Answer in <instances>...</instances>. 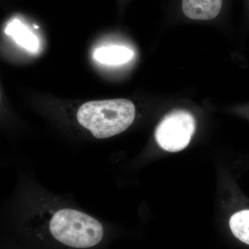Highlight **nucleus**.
<instances>
[{
  "label": "nucleus",
  "mask_w": 249,
  "mask_h": 249,
  "mask_svg": "<svg viewBox=\"0 0 249 249\" xmlns=\"http://www.w3.org/2000/svg\"><path fill=\"white\" fill-rule=\"evenodd\" d=\"M133 55V52L127 47L111 46L96 49L93 53V58L105 65H118L129 62Z\"/></svg>",
  "instance_id": "obj_6"
},
{
  "label": "nucleus",
  "mask_w": 249,
  "mask_h": 249,
  "mask_svg": "<svg viewBox=\"0 0 249 249\" xmlns=\"http://www.w3.org/2000/svg\"><path fill=\"white\" fill-rule=\"evenodd\" d=\"M223 0H182L183 14L194 20H211L222 9Z\"/></svg>",
  "instance_id": "obj_4"
},
{
  "label": "nucleus",
  "mask_w": 249,
  "mask_h": 249,
  "mask_svg": "<svg viewBox=\"0 0 249 249\" xmlns=\"http://www.w3.org/2000/svg\"><path fill=\"white\" fill-rule=\"evenodd\" d=\"M136 109L124 98L89 101L77 111L78 124L88 129L95 138L107 139L122 133L132 124Z\"/></svg>",
  "instance_id": "obj_1"
},
{
  "label": "nucleus",
  "mask_w": 249,
  "mask_h": 249,
  "mask_svg": "<svg viewBox=\"0 0 249 249\" xmlns=\"http://www.w3.org/2000/svg\"><path fill=\"white\" fill-rule=\"evenodd\" d=\"M49 230L54 238L72 248L94 247L103 237L101 223L89 214L70 209L59 210L53 214Z\"/></svg>",
  "instance_id": "obj_2"
},
{
  "label": "nucleus",
  "mask_w": 249,
  "mask_h": 249,
  "mask_svg": "<svg viewBox=\"0 0 249 249\" xmlns=\"http://www.w3.org/2000/svg\"><path fill=\"white\" fill-rule=\"evenodd\" d=\"M5 33L11 36L16 43L29 52H36L38 49L37 37L18 19L10 22L5 29Z\"/></svg>",
  "instance_id": "obj_5"
},
{
  "label": "nucleus",
  "mask_w": 249,
  "mask_h": 249,
  "mask_svg": "<svg viewBox=\"0 0 249 249\" xmlns=\"http://www.w3.org/2000/svg\"><path fill=\"white\" fill-rule=\"evenodd\" d=\"M196 128V119L189 111H172L157 126L155 139L166 151H181L191 142Z\"/></svg>",
  "instance_id": "obj_3"
}]
</instances>
